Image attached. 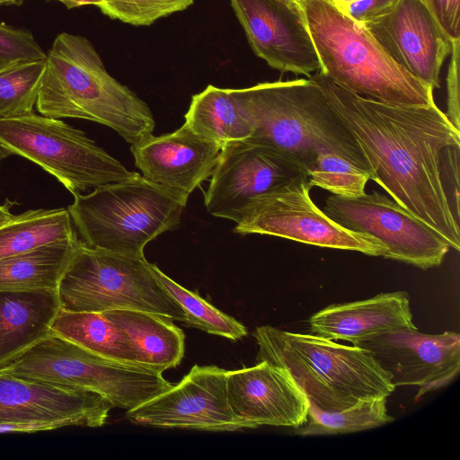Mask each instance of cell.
Returning a JSON list of instances; mask_svg holds the SVG:
<instances>
[{
  "label": "cell",
  "instance_id": "d6986e66",
  "mask_svg": "<svg viewBox=\"0 0 460 460\" xmlns=\"http://www.w3.org/2000/svg\"><path fill=\"white\" fill-rule=\"evenodd\" d=\"M233 412L251 429L298 428L307 420L308 401L288 372L267 361L226 373Z\"/></svg>",
  "mask_w": 460,
  "mask_h": 460
},
{
  "label": "cell",
  "instance_id": "8fae6325",
  "mask_svg": "<svg viewBox=\"0 0 460 460\" xmlns=\"http://www.w3.org/2000/svg\"><path fill=\"white\" fill-rule=\"evenodd\" d=\"M323 212L343 227L382 243L385 258L423 270L439 266L450 248L435 229L377 191L353 198L331 194Z\"/></svg>",
  "mask_w": 460,
  "mask_h": 460
},
{
  "label": "cell",
  "instance_id": "d4e9b609",
  "mask_svg": "<svg viewBox=\"0 0 460 460\" xmlns=\"http://www.w3.org/2000/svg\"><path fill=\"white\" fill-rule=\"evenodd\" d=\"M51 332L101 357L138 365L128 336L102 313L60 309Z\"/></svg>",
  "mask_w": 460,
  "mask_h": 460
},
{
  "label": "cell",
  "instance_id": "30bf717a",
  "mask_svg": "<svg viewBox=\"0 0 460 460\" xmlns=\"http://www.w3.org/2000/svg\"><path fill=\"white\" fill-rule=\"evenodd\" d=\"M311 188L307 175H300L261 196L246 210L234 232L384 257L386 249L382 243L343 227L320 209L310 197Z\"/></svg>",
  "mask_w": 460,
  "mask_h": 460
},
{
  "label": "cell",
  "instance_id": "e0dca14e",
  "mask_svg": "<svg viewBox=\"0 0 460 460\" xmlns=\"http://www.w3.org/2000/svg\"><path fill=\"white\" fill-rule=\"evenodd\" d=\"M365 25L398 65L433 90L440 87L441 67L453 40L420 0H398Z\"/></svg>",
  "mask_w": 460,
  "mask_h": 460
},
{
  "label": "cell",
  "instance_id": "6da1fadb",
  "mask_svg": "<svg viewBox=\"0 0 460 460\" xmlns=\"http://www.w3.org/2000/svg\"><path fill=\"white\" fill-rule=\"evenodd\" d=\"M308 78L356 139L370 180L459 251V222L443 185L441 157L447 146H460V130L446 113L435 103L396 106L363 97L320 72Z\"/></svg>",
  "mask_w": 460,
  "mask_h": 460
},
{
  "label": "cell",
  "instance_id": "2e32d148",
  "mask_svg": "<svg viewBox=\"0 0 460 460\" xmlns=\"http://www.w3.org/2000/svg\"><path fill=\"white\" fill-rule=\"evenodd\" d=\"M253 52L270 66L309 77L321 64L295 0H230Z\"/></svg>",
  "mask_w": 460,
  "mask_h": 460
},
{
  "label": "cell",
  "instance_id": "ba28073f",
  "mask_svg": "<svg viewBox=\"0 0 460 460\" xmlns=\"http://www.w3.org/2000/svg\"><path fill=\"white\" fill-rule=\"evenodd\" d=\"M57 293L60 309L68 312L130 309L186 321L184 311L154 276L146 258L90 248L81 241Z\"/></svg>",
  "mask_w": 460,
  "mask_h": 460
},
{
  "label": "cell",
  "instance_id": "7a4b0ae2",
  "mask_svg": "<svg viewBox=\"0 0 460 460\" xmlns=\"http://www.w3.org/2000/svg\"><path fill=\"white\" fill-rule=\"evenodd\" d=\"M36 107L48 118L101 123L131 145L152 135L155 125L148 105L108 73L93 44L66 32L46 56Z\"/></svg>",
  "mask_w": 460,
  "mask_h": 460
},
{
  "label": "cell",
  "instance_id": "4fadbf2b",
  "mask_svg": "<svg viewBox=\"0 0 460 460\" xmlns=\"http://www.w3.org/2000/svg\"><path fill=\"white\" fill-rule=\"evenodd\" d=\"M113 405L102 395L0 373V432H35L105 424Z\"/></svg>",
  "mask_w": 460,
  "mask_h": 460
},
{
  "label": "cell",
  "instance_id": "ffe728a7",
  "mask_svg": "<svg viewBox=\"0 0 460 460\" xmlns=\"http://www.w3.org/2000/svg\"><path fill=\"white\" fill-rule=\"evenodd\" d=\"M311 334L356 344L375 334L401 328L417 329L408 294H378L371 298L332 305L309 319Z\"/></svg>",
  "mask_w": 460,
  "mask_h": 460
},
{
  "label": "cell",
  "instance_id": "7c38bea8",
  "mask_svg": "<svg viewBox=\"0 0 460 460\" xmlns=\"http://www.w3.org/2000/svg\"><path fill=\"white\" fill-rule=\"evenodd\" d=\"M300 175H307L305 167L284 151L247 139L231 141L222 146L204 203L212 216L237 224L257 199Z\"/></svg>",
  "mask_w": 460,
  "mask_h": 460
},
{
  "label": "cell",
  "instance_id": "5bb4252c",
  "mask_svg": "<svg viewBox=\"0 0 460 460\" xmlns=\"http://www.w3.org/2000/svg\"><path fill=\"white\" fill-rule=\"evenodd\" d=\"M227 370L194 365L175 385L128 410L126 417L140 425L234 431L251 429L231 410L226 394Z\"/></svg>",
  "mask_w": 460,
  "mask_h": 460
},
{
  "label": "cell",
  "instance_id": "e575fe53",
  "mask_svg": "<svg viewBox=\"0 0 460 460\" xmlns=\"http://www.w3.org/2000/svg\"><path fill=\"white\" fill-rule=\"evenodd\" d=\"M454 40L460 39V0H420Z\"/></svg>",
  "mask_w": 460,
  "mask_h": 460
},
{
  "label": "cell",
  "instance_id": "d590c367",
  "mask_svg": "<svg viewBox=\"0 0 460 460\" xmlns=\"http://www.w3.org/2000/svg\"><path fill=\"white\" fill-rule=\"evenodd\" d=\"M398 0H359L341 10L355 21L363 24L388 13Z\"/></svg>",
  "mask_w": 460,
  "mask_h": 460
},
{
  "label": "cell",
  "instance_id": "9c48e42d",
  "mask_svg": "<svg viewBox=\"0 0 460 460\" xmlns=\"http://www.w3.org/2000/svg\"><path fill=\"white\" fill-rule=\"evenodd\" d=\"M0 147L37 164L71 193L120 181L128 171L85 134L58 119L25 116L0 119Z\"/></svg>",
  "mask_w": 460,
  "mask_h": 460
},
{
  "label": "cell",
  "instance_id": "836d02e7",
  "mask_svg": "<svg viewBox=\"0 0 460 460\" xmlns=\"http://www.w3.org/2000/svg\"><path fill=\"white\" fill-rule=\"evenodd\" d=\"M459 46L460 39L454 40L447 76V111L446 113L451 124L458 130H460Z\"/></svg>",
  "mask_w": 460,
  "mask_h": 460
},
{
  "label": "cell",
  "instance_id": "277c9868",
  "mask_svg": "<svg viewBox=\"0 0 460 460\" xmlns=\"http://www.w3.org/2000/svg\"><path fill=\"white\" fill-rule=\"evenodd\" d=\"M318 55L319 72L345 89L386 104L435 103L433 89L398 65L365 24L332 0H295Z\"/></svg>",
  "mask_w": 460,
  "mask_h": 460
},
{
  "label": "cell",
  "instance_id": "f546056e",
  "mask_svg": "<svg viewBox=\"0 0 460 460\" xmlns=\"http://www.w3.org/2000/svg\"><path fill=\"white\" fill-rule=\"evenodd\" d=\"M45 67L46 58L22 61L0 69V119L33 111Z\"/></svg>",
  "mask_w": 460,
  "mask_h": 460
},
{
  "label": "cell",
  "instance_id": "d6a6232c",
  "mask_svg": "<svg viewBox=\"0 0 460 460\" xmlns=\"http://www.w3.org/2000/svg\"><path fill=\"white\" fill-rule=\"evenodd\" d=\"M459 149L447 146L442 153L441 177L445 191L456 219L459 222Z\"/></svg>",
  "mask_w": 460,
  "mask_h": 460
},
{
  "label": "cell",
  "instance_id": "4316f807",
  "mask_svg": "<svg viewBox=\"0 0 460 460\" xmlns=\"http://www.w3.org/2000/svg\"><path fill=\"white\" fill-rule=\"evenodd\" d=\"M394 420L388 414L386 397L362 401L337 411H325L308 403L307 420L296 428L302 436L334 435L370 429Z\"/></svg>",
  "mask_w": 460,
  "mask_h": 460
},
{
  "label": "cell",
  "instance_id": "44dd1931",
  "mask_svg": "<svg viewBox=\"0 0 460 460\" xmlns=\"http://www.w3.org/2000/svg\"><path fill=\"white\" fill-rule=\"evenodd\" d=\"M59 310L57 289L0 291V370L50 332Z\"/></svg>",
  "mask_w": 460,
  "mask_h": 460
},
{
  "label": "cell",
  "instance_id": "83f0119b",
  "mask_svg": "<svg viewBox=\"0 0 460 460\" xmlns=\"http://www.w3.org/2000/svg\"><path fill=\"white\" fill-rule=\"evenodd\" d=\"M149 267L159 283L184 311L187 325L231 341H238L246 336L247 330L240 322L176 283L156 265L149 262Z\"/></svg>",
  "mask_w": 460,
  "mask_h": 460
},
{
  "label": "cell",
  "instance_id": "5b68a950",
  "mask_svg": "<svg viewBox=\"0 0 460 460\" xmlns=\"http://www.w3.org/2000/svg\"><path fill=\"white\" fill-rule=\"evenodd\" d=\"M235 90L252 127L247 140L295 156L307 174L323 150L343 153L369 166L352 134L311 79L261 83Z\"/></svg>",
  "mask_w": 460,
  "mask_h": 460
},
{
  "label": "cell",
  "instance_id": "8d00e7d4",
  "mask_svg": "<svg viewBox=\"0 0 460 460\" xmlns=\"http://www.w3.org/2000/svg\"><path fill=\"white\" fill-rule=\"evenodd\" d=\"M65 4L68 9L85 5L98 6L102 0H56Z\"/></svg>",
  "mask_w": 460,
  "mask_h": 460
},
{
  "label": "cell",
  "instance_id": "74e56055",
  "mask_svg": "<svg viewBox=\"0 0 460 460\" xmlns=\"http://www.w3.org/2000/svg\"><path fill=\"white\" fill-rule=\"evenodd\" d=\"M13 203L9 199H6L4 204L0 205V226L10 221L14 215L10 211V208Z\"/></svg>",
  "mask_w": 460,
  "mask_h": 460
},
{
  "label": "cell",
  "instance_id": "cb8c5ba5",
  "mask_svg": "<svg viewBox=\"0 0 460 460\" xmlns=\"http://www.w3.org/2000/svg\"><path fill=\"white\" fill-rule=\"evenodd\" d=\"M79 242L76 237L0 259V291L57 289Z\"/></svg>",
  "mask_w": 460,
  "mask_h": 460
},
{
  "label": "cell",
  "instance_id": "52a82bcc",
  "mask_svg": "<svg viewBox=\"0 0 460 460\" xmlns=\"http://www.w3.org/2000/svg\"><path fill=\"white\" fill-rule=\"evenodd\" d=\"M0 373L92 391L127 411L172 386L162 373L101 357L51 331Z\"/></svg>",
  "mask_w": 460,
  "mask_h": 460
},
{
  "label": "cell",
  "instance_id": "603a6c76",
  "mask_svg": "<svg viewBox=\"0 0 460 460\" xmlns=\"http://www.w3.org/2000/svg\"><path fill=\"white\" fill-rule=\"evenodd\" d=\"M185 123L199 135L222 146L248 139L252 133L236 90L211 84L192 96Z\"/></svg>",
  "mask_w": 460,
  "mask_h": 460
},
{
  "label": "cell",
  "instance_id": "8992f818",
  "mask_svg": "<svg viewBox=\"0 0 460 460\" xmlns=\"http://www.w3.org/2000/svg\"><path fill=\"white\" fill-rule=\"evenodd\" d=\"M72 194L67 210L85 245L140 259L149 242L178 227L186 206L137 172L86 195Z\"/></svg>",
  "mask_w": 460,
  "mask_h": 460
},
{
  "label": "cell",
  "instance_id": "7402d4cb",
  "mask_svg": "<svg viewBox=\"0 0 460 460\" xmlns=\"http://www.w3.org/2000/svg\"><path fill=\"white\" fill-rule=\"evenodd\" d=\"M102 313L128 336L138 365L163 374L181 363L185 335L172 318L130 309Z\"/></svg>",
  "mask_w": 460,
  "mask_h": 460
},
{
  "label": "cell",
  "instance_id": "f1b7e54d",
  "mask_svg": "<svg viewBox=\"0 0 460 460\" xmlns=\"http://www.w3.org/2000/svg\"><path fill=\"white\" fill-rule=\"evenodd\" d=\"M307 176L312 187H320L333 195L353 198L366 192L371 172L367 165L345 154L323 150L316 154Z\"/></svg>",
  "mask_w": 460,
  "mask_h": 460
},
{
  "label": "cell",
  "instance_id": "1f68e13d",
  "mask_svg": "<svg viewBox=\"0 0 460 460\" xmlns=\"http://www.w3.org/2000/svg\"><path fill=\"white\" fill-rule=\"evenodd\" d=\"M46 56L31 31L0 22V69L22 61L45 59Z\"/></svg>",
  "mask_w": 460,
  "mask_h": 460
},
{
  "label": "cell",
  "instance_id": "ac0fdd59",
  "mask_svg": "<svg viewBox=\"0 0 460 460\" xmlns=\"http://www.w3.org/2000/svg\"><path fill=\"white\" fill-rule=\"evenodd\" d=\"M222 146L184 123L172 133L152 134L131 145V152L144 178L187 203L190 193L211 175Z\"/></svg>",
  "mask_w": 460,
  "mask_h": 460
},
{
  "label": "cell",
  "instance_id": "9a60e30c",
  "mask_svg": "<svg viewBox=\"0 0 460 460\" xmlns=\"http://www.w3.org/2000/svg\"><path fill=\"white\" fill-rule=\"evenodd\" d=\"M353 345L374 357L394 387L418 386L415 401L447 385L460 370V336L454 332L426 334L418 329L401 328Z\"/></svg>",
  "mask_w": 460,
  "mask_h": 460
},
{
  "label": "cell",
  "instance_id": "60d3db41",
  "mask_svg": "<svg viewBox=\"0 0 460 460\" xmlns=\"http://www.w3.org/2000/svg\"><path fill=\"white\" fill-rule=\"evenodd\" d=\"M6 156L5 153L3 151V149L0 147V161L3 157Z\"/></svg>",
  "mask_w": 460,
  "mask_h": 460
},
{
  "label": "cell",
  "instance_id": "ab89813d",
  "mask_svg": "<svg viewBox=\"0 0 460 460\" xmlns=\"http://www.w3.org/2000/svg\"><path fill=\"white\" fill-rule=\"evenodd\" d=\"M23 0H0L1 4H21Z\"/></svg>",
  "mask_w": 460,
  "mask_h": 460
},
{
  "label": "cell",
  "instance_id": "f35d334b",
  "mask_svg": "<svg viewBox=\"0 0 460 460\" xmlns=\"http://www.w3.org/2000/svg\"><path fill=\"white\" fill-rule=\"evenodd\" d=\"M359 0H332V2L341 9H345L348 5Z\"/></svg>",
  "mask_w": 460,
  "mask_h": 460
},
{
  "label": "cell",
  "instance_id": "484cf974",
  "mask_svg": "<svg viewBox=\"0 0 460 460\" xmlns=\"http://www.w3.org/2000/svg\"><path fill=\"white\" fill-rule=\"evenodd\" d=\"M67 209H35L0 226V259L76 238Z\"/></svg>",
  "mask_w": 460,
  "mask_h": 460
},
{
  "label": "cell",
  "instance_id": "4dcf8cb0",
  "mask_svg": "<svg viewBox=\"0 0 460 460\" xmlns=\"http://www.w3.org/2000/svg\"><path fill=\"white\" fill-rule=\"evenodd\" d=\"M194 0H102L98 5L105 15L135 26L187 9Z\"/></svg>",
  "mask_w": 460,
  "mask_h": 460
},
{
  "label": "cell",
  "instance_id": "3957f363",
  "mask_svg": "<svg viewBox=\"0 0 460 460\" xmlns=\"http://www.w3.org/2000/svg\"><path fill=\"white\" fill-rule=\"evenodd\" d=\"M257 362L282 367L308 403L325 411L389 396L395 387L374 357L357 345H342L314 334L292 332L270 325L253 332Z\"/></svg>",
  "mask_w": 460,
  "mask_h": 460
}]
</instances>
